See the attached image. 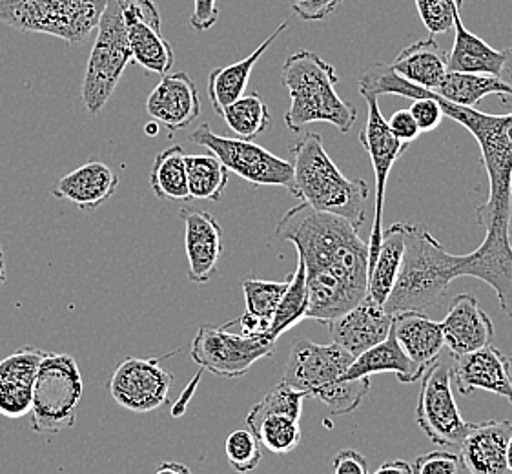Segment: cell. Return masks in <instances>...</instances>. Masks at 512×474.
I'll list each match as a JSON object with an SVG mask.
<instances>
[{
  "label": "cell",
  "instance_id": "cell-1",
  "mask_svg": "<svg viewBox=\"0 0 512 474\" xmlns=\"http://www.w3.org/2000/svg\"><path fill=\"white\" fill-rule=\"evenodd\" d=\"M358 230L345 217L301 203L281 217L276 234L297 248L307 272H328L359 296H367L369 241H363Z\"/></svg>",
  "mask_w": 512,
  "mask_h": 474
},
{
  "label": "cell",
  "instance_id": "cell-2",
  "mask_svg": "<svg viewBox=\"0 0 512 474\" xmlns=\"http://www.w3.org/2000/svg\"><path fill=\"white\" fill-rule=\"evenodd\" d=\"M425 93L440 104L443 115L467 128L480 146L483 166L489 177V197L476 210L478 225L485 228L483 241L492 245L511 243L512 114H483L476 108L443 101L431 90H425Z\"/></svg>",
  "mask_w": 512,
  "mask_h": 474
},
{
  "label": "cell",
  "instance_id": "cell-3",
  "mask_svg": "<svg viewBox=\"0 0 512 474\" xmlns=\"http://www.w3.org/2000/svg\"><path fill=\"white\" fill-rule=\"evenodd\" d=\"M294 155V194L319 212L349 219L359 228L367 217L370 185L339 170L323 146V137L307 132L290 146Z\"/></svg>",
  "mask_w": 512,
  "mask_h": 474
},
{
  "label": "cell",
  "instance_id": "cell-4",
  "mask_svg": "<svg viewBox=\"0 0 512 474\" xmlns=\"http://www.w3.org/2000/svg\"><path fill=\"white\" fill-rule=\"evenodd\" d=\"M281 83L290 95V106L285 114L288 130L299 134L307 124L328 123L341 134H349L356 124V106L345 103L338 92L336 68L321 59L318 53L301 50L290 55L283 70Z\"/></svg>",
  "mask_w": 512,
  "mask_h": 474
},
{
  "label": "cell",
  "instance_id": "cell-5",
  "mask_svg": "<svg viewBox=\"0 0 512 474\" xmlns=\"http://www.w3.org/2000/svg\"><path fill=\"white\" fill-rule=\"evenodd\" d=\"M354 356L336 343L319 345L299 340L288 354L283 382L307 398L325 403L336 416L354 413L370 391V378L345 380Z\"/></svg>",
  "mask_w": 512,
  "mask_h": 474
},
{
  "label": "cell",
  "instance_id": "cell-6",
  "mask_svg": "<svg viewBox=\"0 0 512 474\" xmlns=\"http://www.w3.org/2000/svg\"><path fill=\"white\" fill-rule=\"evenodd\" d=\"M452 281L447 248L427 228L405 225L403 265L385 310L392 316L405 310L425 312L445 298Z\"/></svg>",
  "mask_w": 512,
  "mask_h": 474
},
{
  "label": "cell",
  "instance_id": "cell-7",
  "mask_svg": "<svg viewBox=\"0 0 512 474\" xmlns=\"http://www.w3.org/2000/svg\"><path fill=\"white\" fill-rule=\"evenodd\" d=\"M106 4L108 0H0V22L81 46L97 30Z\"/></svg>",
  "mask_w": 512,
  "mask_h": 474
},
{
  "label": "cell",
  "instance_id": "cell-8",
  "mask_svg": "<svg viewBox=\"0 0 512 474\" xmlns=\"http://www.w3.org/2000/svg\"><path fill=\"white\" fill-rule=\"evenodd\" d=\"M84 383L77 361L70 354L46 352L33 383L31 429L57 434L77 423Z\"/></svg>",
  "mask_w": 512,
  "mask_h": 474
},
{
  "label": "cell",
  "instance_id": "cell-9",
  "mask_svg": "<svg viewBox=\"0 0 512 474\" xmlns=\"http://www.w3.org/2000/svg\"><path fill=\"white\" fill-rule=\"evenodd\" d=\"M130 62L132 52L119 0H108L97 26V39L93 42L82 79V103L90 114L103 112Z\"/></svg>",
  "mask_w": 512,
  "mask_h": 474
},
{
  "label": "cell",
  "instance_id": "cell-10",
  "mask_svg": "<svg viewBox=\"0 0 512 474\" xmlns=\"http://www.w3.org/2000/svg\"><path fill=\"white\" fill-rule=\"evenodd\" d=\"M195 145L205 146L210 154L236 174L256 186H281L294 194V166L268 152L267 148L245 139H232L212 132L210 124H201L190 134Z\"/></svg>",
  "mask_w": 512,
  "mask_h": 474
},
{
  "label": "cell",
  "instance_id": "cell-11",
  "mask_svg": "<svg viewBox=\"0 0 512 474\" xmlns=\"http://www.w3.org/2000/svg\"><path fill=\"white\" fill-rule=\"evenodd\" d=\"M416 422L432 444L460 449L474 423L463 420L452 394V369L447 361H434L421 376Z\"/></svg>",
  "mask_w": 512,
  "mask_h": 474
},
{
  "label": "cell",
  "instance_id": "cell-12",
  "mask_svg": "<svg viewBox=\"0 0 512 474\" xmlns=\"http://www.w3.org/2000/svg\"><path fill=\"white\" fill-rule=\"evenodd\" d=\"M276 341L267 336L232 334L226 327L203 325L192 341L190 356L203 369L219 378H239L259 360L274 354Z\"/></svg>",
  "mask_w": 512,
  "mask_h": 474
},
{
  "label": "cell",
  "instance_id": "cell-13",
  "mask_svg": "<svg viewBox=\"0 0 512 474\" xmlns=\"http://www.w3.org/2000/svg\"><path fill=\"white\" fill-rule=\"evenodd\" d=\"M361 95L367 101V123L359 132V141L365 148V152L369 154L370 163L376 174V208H374V221H372V232L369 237L370 268L376 261L381 236H383V205H385V190H387L390 170L407 150V145H403L390 134L387 121L379 110L378 97L372 93H361Z\"/></svg>",
  "mask_w": 512,
  "mask_h": 474
},
{
  "label": "cell",
  "instance_id": "cell-14",
  "mask_svg": "<svg viewBox=\"0 0 512 474\" xmlns=\"http://www.w3.org/2000/svg\"><path fill=\"white\" fill-rule=\"evenodd\" d=\"M174 374L164 371L157 358H126L117 365L108 382L115 402L130 413H154L168 403Z\"/></svg>",
  "mask_w": 512,
  "mask_h": 474
},
{
  "label": "cell",
  "instance_id": "cell-15",
  "mask_svg": "<svg viewBox=\"0 0 512 474\" xmlns=\"http://www.w3.org/2000/svg\"><path fill=\"white\" fill-rule=\"evenodd\" d=\"M132 61L148 72L168 75L174 66L172 44L164 39L154 0H119Z\"/></svg>",
  "mask_w": 512,
  "mask_h": 474
},
{
  "label": "cell",
  "instance_id": "cell-16",
  "mask_svg": "<svg viewBox=\"0 0 512 474\" xmlns=\"http://www.w3.org/2000/svg\"><path fill=\"white\" fill-rule=\"evenodd\" d=\"M179 216L185 223V254L188 278L194 283H208L217 274L225 254V234L216 217L206 210L183 208Z\"/></svg>",
  "mask_w": 512,
  "mask_h": 474
},
{
  "label": "cell",
  "instance_id": "cell-17",
  "mask_svg": "<svg viewBox=\"0 0 512 474\" xmlns=\"http://www.w3.org/2000/svg\"><path fill=\"white\" fill-rule=\"evenodd\" d=\"M452 380L463 396L485 391L502 396L512 405L511 360L498 347L487 345L480 351L454 358Z\"/></svg>",
  "mask_w": 512,
  "mask_h": 474
},
{
  "label": "cell",
  "instance_id": "cell-18",
  "mask_svg": "<svg viewBox=\"0 0 512 474\" xmlns=\"http://www.w3.org/2000/svg\"><path fill=\"white\" fill-rule=\"evenodd\" d=\"M146 112L152 121L170 134L181 132L201 115V97L188 73H168L146 99Z\"/></svg>",
  "mask_w": 512,
  "mask_h": 474
},
{
  "label": "cell",
  "instance_id": "cell-19",
  "mask_svg": "<svg viewBox=\"0 0 512 474\" xmlns=\"http://www.w3.org/2000/svg\"><path fill=\"white\" fill-rule=\"evenodd\" d=\"M390 325L392 314L369 296L361 299L354 309L327 323L332 343L345 349L354 358L387 340Z\"/></svg>",
  "mask_w": 512,
  "mask_h": 474
},
{
  "label": "cell",
  "instance_id": "cell-20",
  "mask_svg": "<svg viewBox=\"0 0 512 474\" xmlns=\"http://www.w3.org/2000/svg\"><path fill=\"white\" fill-rule=\"evenodd\" d=\"M440 327L445 347L451 352L452 358L480 351L491 345L494 338L491 318L471 294H458L452 298L449 312Z\"/></svg>",
  "mask_w": 512,
  "mask_h": 474
},
{
  "label": "cell",
  "instance_id": "cell-21",
  "mask_svg": "<svg viewBox=\"0 0 512 474\" xmlns=\"http://www.w3.org/2000/svg\"><path fill=\"white\" fill-rule=\"evenodd\" d=\"M511 433L509 420L474 423L458 449L461 467L469 474H512L507 465Z\"/></svg>",
  "mask_w": 512,
  "mask_h": 474
},
{
  "label": "cell",
  "instance_id": "cell-22",
  "mask_svg": "<svg viewBox=\"0 0 512 474\" xmlns=\"http://www.w3.org/2000/svg\"><path fill=\"white\" fill-rule=\"evenodd\" d=\"M46 351L21 347L0 361V414L19 420L30 414L33 383Z\"/></svg>",
  "mask_w": 512,
  "mask_h": 474
},
{
  "label": "cell",
  "instance_id": "cell-23",
  "mask_svg": "<svg viewBox=\"0 0 512 474\" xmlns=\"http://www.w3.org/2000/svg\"><path fill=\"white\" fill-rule=\"evenodd\" d=\"M390 334L414 367L425 374L434 361L440 360L445 341L438 321L421 310H405L392 316Z\"/></svg>",
  "mask_w": 512,
  "mask_h": 474
},
{
  "label": "cell",
  "instance_id": "cell-24",
  "mask_svg": "<svg viewBox=\"0 0 512 474\" xmlns=\"http://www.w3.org/2000/svg\"><path fill=\"white\" fill-rule=\"evenodd\" d=\"M119 186V176L112 168L99 159H90L88 163L75 168L70 174L61 177L52 188L57 199L70 201L81 210H95L115 194Z\"/></svg>",
  "mask_w": 512,
  "mask_h": 474
},
{
  "label": "cell",
  "instance_id": "cell-25",
  "mask_svg": "<svg viewBox=\"0 0 512 474\" xmlns=\"http://www.w3.org/2000/svg\"><path fill=\"white\" fill-rule=\"evenodd\" d=\"M290 21H285L277 26V30L268 35L265 41L257 46L254 52L250 53L246 59L234 62L225 68H216L208 77V97L210 103L214 106L217 114L221 115L225 112L226 106L237 101L241 95H245L246 86L250 81V75L254 72V66L257 61L263 57V53L267 52L270 44L276 41L277 37L287 30Z\"/></svg>",
  "mask_w": 512,
  "mask_h": 474
},
{
  "label": "cell",
  "instance_id": "cell-26",
  "mask_svg": "<svg viewBox=\"0 0 512 474\" xmlns=\"http://www.w3.org/2000/svg\"><path fill=\"white\" fill-rule=\"evenodd\" d=\"M454 44L452 52L447 55L449 72L485 73V75H502L505 53L494 50L482 37L474 35L465 28L461 21V11L454 15Z\"/></svg>",
  "mask_w": 512,
  "mask_h": 474
},
{
  "label": "cell",
  "instance_id": "cell-27",
  "mask_svg": "<svg viewBox=\"0 0 512 474\" xmlns=\"http://www.w3.org/2000/svg\"><path fill=\"white\" fill-rule=\"evenodd\" d=\"M390 68L407 83L421 86L431 92L438 88L445 73L449 72L447 53L441 50L438 42L432 37L403 48L390 64Z\"/></svg>",
  "mask_w": 512,
  "mask_h": 474
},
{
  "label": "cell",
  "instance_id": "cell-28",
  "mask_svg": "<svg viewBox=\"0 0 512 474\" xmlns=\"http://www.w3.org/2000/svg\"><path fill=\"white\" fill-rule=\"evenodd\" d=\"M307 292V320L325 325L354 309L365 298L328 272H307Z\"/></svg>",
  "mask_w": 512,
  "mask_h": 474
},
{
  "label": "cell",
  "instance_id": "cell-29",
  "mask_svg": "<svg viewBox=\"0 0 512 474\" xmlns=\"http://www.w3.org/2000/svg\"><path fill=\"white\" fill-rule=\"evenodd\" d=\"M405 256V225L394 223L383 230L381 245L374 265L369 268L367 296L381 307L389 301L390 294L400 276L401 265Z\"/></svg>",
  "mask_w": 512,
  "mask_h": 474
},
{
  "label": "cell",
  "instance_id": "cell-30",
  "mask_svg": "<svg viewBox=\"0 0 512 474\" xmlns=\"http://www.w3.org/2000/svg\"><path fill=\"white\" fill-rule=\"evenodd\" d=\"M383 372L396 374V378L401 383L420 382L423 376L414 367V363L403 354L394 336L389 334L387 340L381 341L378 345L370 347L369 351L354 358L350 363L349 371L345 372V380L354 382V380H363V378H370L372 374H383Z\"/></svg>",
  "mask_w": 512,
  "mask_h": 474
},
{
  "label": "cell",
  "instance_id": "cell-31",
  "mask_svg": "<svg viewBox=\"0 0 512 474\" xmlns=\"http://www.w3.org/2000/svg\"><path fill=\"white\" fill-rule=\"evenodd\" d=\"M443 101L476 108L487 95H500L503 101L512 95L511 86L496 75L485 73L447 72L434 92Z\"/></svg>",
  "mask_w": 512,
  "mask_h": 474
},
{
  "label": "cell",
  "instance_id": "cell-32",
  "mask_svg": "<svg viewBox=\"0 0 512 474\" xmlns=\"http://www.w3.org/2000/svg\"><path fill=\"white\" fill-rule=\"evenodd\" d=\"M150 186L155 196L163 201H179V203L192 201L190 190H188L186 154L183 146H168L155 157L152 172H150Z\"/></svg>",
  "mask_w": 512,
  "mask_h": 474
},
{
  "label": "cell",
  "instance_id": "cell-33",
  "mask_svg": "<svg viewBox=\"0 0 512 474\" xmlns=\"http://www.w3.org/2000/svg\"><path fill=\"white\" fill-rule=\"evenodd\" d=\"M308 292L307 270L303 261L297 258V267L288 276V287L277 305L276 314L267 332L268 340L277 341L297 323L307 320Z\"/></svg>",
  "mask_w": 512,
  "mask_h": 474
},
{
  "label": "cell",
  "instance_id": "cell-34",
  "mask_svg": "<svg viewBox=\"0 0 512 474\" xmlns=\"http://www.w3.org/2000/svg\"><path fill=\"white\" fill-rule=\"evenodd\" d=\"M228 170L214 154L186 155V176L192 199L219 203L228 186Z\"/></svg>",
  "mask_w": 512,
  "mask_h": 474
},
{
  "label": "cell",
  "instance_id": "cell-35",
  "mask_svg": "<svg viewBox=\"0 0 512 474\" xmlns=\"http://www.w3.org/2000/svg\"><path fill=\"white\" fill-rule=\"evenodd\" d=\"M228 128L245 141H252L265 134L272 124V114L259 93L241 95L237 101L226 106L221 114Z\"/></svg>",
  "mask_w": 512,
  "mask_h": 474
},
{
  "label": "cell",
  "instance_id": "cell-36",
  "mask_svg": "<svg viewBox=\"0 0 512 474\" xmlns=\"http://www.w3.org/2000/svg\"><path fill=\"white\" fill-rule=\"evenodd\" d=\"M259 444L274 454H288L301 444V425L285 414H270L252 429Z\"/></svg>",
  "mask_w": 512,
  "mask_h": 474
},
{
  "label": "cell",
  "instance_id": "cell-37",
  "mask_svg": "<svg viewBox=\"0 0 512 474\" xmlns=\"http://www.w3.org/2000/svg\"><path fill=\"white\" fill-rule=\"evenodd\" d=\"M305 398L307 396L303 392L292 389L290 385L281 380L261 402L256 403L250 409V413L246 414V425L252 431L257 423L270 414H285L294 420H301Z\"/></svg>",
  "mask_w": 512,
  "mask_h": 474
},
{
  "label": "cell",
  "instance_id": "cell-38",
  "mask_svg": "<svg viewBox=\"0 0 512 474\" xmlns=\"http://www.w3.org/2000/svg\"><path fill=\"white\" fill-rule=\"evenodd\" d=\"M288 287L287 281H265V279H243V294H245L246 314L257 320L272 323L277 305L283 298Z\"/></svg>",
  "mask_w": 512,
  "mask_h": 474
},
{
  "label": "cell",
  "instance_id": "cell-39",
  "mask_svg": "<svg viewBox=\"0 0 512 474\" xmlns=\"http://www.w3.org/2000/svg\"><path fill=\"white\" fill-rule=\"evenodd\" d=\"M225 454L228 464L232 465L236 473L241 474L252 473L263 460L261 444L250 429H237L234 433L228 434Z\"/></svg>",
  "mask_w": 512,
  "mask_h": 474
},
{
  "label": "cell",
  "instance_id": "cell-40",
  "mask_svg": "<svg viewBox=\"0 0 512 474\" xmlns=\"http://www.w3.org/2000/svg\"><path fill=\"white\" fill-rule=\"evenodd\" d=\"M423 26L429 33H447L454 26V15L461 11V0H414Z\"/></svg>",
  "mask_w": 512,
  "mask_h": 474
},
{
  "label": "cell",
  "instance_id": "cell-41",
  "mask_svg": "<svg viewBox=\"0 0 512 474\" xmlns=\"http://www.w3.org/2000/svg\"><path fill=\"white\" fill-rule=\"evenodd\" d=\"M460 467V458L451 451H432L416 458L412 471L414 474H456Z\"/></svg>",
  "mask_w": 512,
  "mask_h": 474
},
{
  "label": "cell",
  "instance_id": "cell-42",
  "mask_svg": "<svg viewBox=\"0 0 512 474\" xmlns=\"http://www.w3.org/2000/svg\"><path fill=\"white\" fill-rule=\"evenodd\" d=\"M341 4L343 0H292V10L303 21H323L338 10Z\"/></svg>",
  "mask_w": 512,
  "mask_h": 474
},
{
  "label": "cell",
  "instance_id": "cell-43",
  "mask_svg": "<svg viewBox=\"0 0 512 474\" xmlns=\"http://www.w3.org/2000/svg\"><path fill=\"white\" fill-rule=\"evenodd\" d=\"M387 126H389L390 134L394 135L403 145L409 146L412 141H416L421 135L420 128L414 121V117L410 115L409 108L398 110V112L390 115Z\"/></svg>",
  "mask_w": 512,
  "mask_h": 474
},
{
  "label": "cell",
  "instance_id": "cell-44",
  "mask_svg": "<svg viewBox=\"0 0 512 474\" xmlns=\"http://www.w3.org/2000/svg\"><path fill=\"white\" fill-rule=\"evenodd\" d=\"M334 474H369V464L356 449H343L332 458Z\"/></svg>",
  "mask_w": 512,
  "mask_h": 474
},
{
  "label": "cell",
  "instance_id": "cell-45",
  "mask_svg": "<svg viewBox=\"0 0 512 474\" xmlns=\"http://www.w3.org/2000/svg\"><path fill=\"white\" fill-rule=\"evenodd\" d=\"M219 21L217 0H194V13L190 17V26L195 31L212 30Z\"/></svg>",
  "mask_w": 512,
  "mask_h": 474
},
{
  "label": "cell",
  "instance_id": "cell-46",
  "mask_svg": "<svg viewBox=\"0 0 512 474\" xmlns=\"http://www.w3.org/2000/svg\"><path fill=\"white\" fill-rule=\"evenodd\" d=\"M374 474H414L412 465L403 460H390L379 467L378 471Z\"/></svg>",
  "mask_w": 512,
  "mask_h": 474
},
{
  "label": "cell",
  "instance_id": "cell-47",
  "mask_svg": "<svg viewBox=\"0 0 512 474\" xmlns=\"http://www.w3.org/2000/svg\"><path fill=\"white\" fill-rule=\"evenodd\" d=\"M154 474H194L190 471V467L179 462H163L155 469Z\"/></svg>",
  "mask_w": 512,
  "mask_h": 474
},
{
  "label": "cell",
  "instance_id": "cell-48",
  "mask_svg": "<svg viewBox=\"0 0 512 474\" xmlns=\"http://www.w3.org/2000/svg\"><path fill=\"white\" fill-rule=\"evenodd\" d=\"M505 64H503L502 75H500V79H503L505 83L511 86L512 90V48L509 50H505Z\"/></svg>",
  "mask_w": 512,
  "mask_h": 474
},
{
  "label": "cell",
  "instance_id": "cell-49",
  "mask_svg": "<svg viewBox=\"0 0 512 474\" xmlns=\"http://www.w3.org/2000/svg\"><path fill=\"white\" fill-rule=\"evenodd\" d=\"M144 130H146V134L150 135V137H155V135L159 134V124L155 123V121L154 123L146 124Z\"/></svg>",
  "mask_w": 512,
  "mask_h": 474
},
{
  "label": "cell",
  "instance_id": "cell-50",
  "mask_svg": "<svg viewBox=\"0 0 512 474\" xmlns=\"http://www.w3.org/2000/svg\"><path fill=\"white\" fill-rule=\"evenodd\" d=\"M6 279H8V270H6V259H4L0 261V287L6 283Z\"/></svg>",
  "mask_w": 512,
  "mask_h": 474
},
{
  "label": "cell",
  "instance_id": "cell-51",
  "mask_svg": "<svg viewBox=\"0 0 512 474\" xmlns=\"http://www.w3.org/2000/svg\"><path fill=\"white\" fill-rule=\"evenodd\" d=\"M507 465H509V469L512 471V433L509 436V444H507Z\"/></svg>",
  "mask_w": 512,
  "mask_h": 474
},
{
  "label": "cell",
  "instance_id": "cell-52",
  "mask_svg": "<svg viewBox=\"0 0 512 474\" xmlns=\"http://www.w3.org/2000/svg\"><path fill=\"white\" fill-rule=\"evenodd\" d=\"M0 261H4V250L0 247Z\"/></svg>",
  "mask_w": 512,
  "mask_h": 474
}]
</instances>
